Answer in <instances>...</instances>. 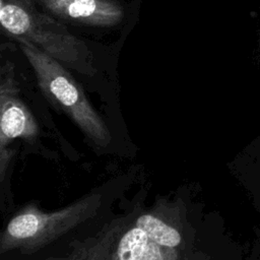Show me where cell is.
Returning <instances> with one entry per match:
<instances>
[{"label": "cell", "mask_w": 260, "mask_h": 260, "mask_svg": "<svg viewBox=\"0 0 260 260\" xmlns=\"http://www.w3.org/2000/svg\"><path fill=\"white\" fill-rule=\"evenodd\" d=\"M256 49H257V52L260 53V9H259V23H258L257 35H256Z\"/></svg>", "instance_id": "cell-7"}, {"label": "cell", "mask_w": 260, "mask_h": 260, "mask_svg": "<svg viewBox=\"0 0 260 260\" xmlns=\"http://www.w3.org/2000/svg\"><path fill=\"white\" fill-rule=\"evenodd\" d=\"M34 0H0V23L15 40H25L65 67L92 76L96 73L88 46L49 13L39 11Z\"/></svg>", "instance_id": "cell-2"}, {"label": "cell", "mask_w": 260, "mask_h": 260, "mask_svg": "<svg viewBox=\"0 0 260 260\" xmlns=\"http://www.w3.org/2000/svg\"><path fill=\"white\" fill-rule=\"evenodd\" d=\"M39 134L38 123L19 96L14 66L6 62L1 68L0 82V177H5L7 166L12 157L8 148L16 138L34 139Z\"/></svg>", "instance_id": "cell-5"}, {"label": "cell", "mask_w": 260, "mask_h": 260, "mask_svg": "<svg viewBox=\"0 0 260 260\" xmlns=\"http://www.w3.org/2000/svg\"><path fill=\"white\" fill-rule=\"evenodd\" d=\"M16 41L34 69L45 96L62 110L95 145L106 147L112 140L110 130L67 67L28 41Z\"/></svg>", "instance_id": "cell-3"}, {"label": "cell", "mask_w": 260, "mask_h": 260, "mask_svg": "<svg viewBox=\"0 0 260 260\" xmlns=\"http://www.w3.org/2000/svg\"><path fill=\"white\" fill-rule=\"evenodd\" d=\"M58 19L80 25L109 27L124 17L122 6L115 0H34Z\"/></svg>", "instance_id": "cell-6"}, {"label": "cell", "mask_w": 260, "mask_h": 260, "mask_svg": "<svg viewBox=\"0 0 260 260\" xmlns=\"http://www.w3.org/2000/svg\"><path fill=\"white\" fill-rule=\"evenodd\" d=\"M102 196L89 194L66 207L45 212L36 205H26L8 221L0 237V253L13 250L35 252L93 216Z\"/></svg>", "instance_id": "cell-4"}, {"label": "cell", "mask_w": 260, "mask_h": 260, "mask_svg": "<svg viewBox=\"0 0 260 260\" xmlns=\"http://www.w3.org/2000/svg\"><path fill=\"white\" fill-rule=\"evenodd\" d=\"M66 260H195L194 231L182 203L157 199L112 219Z\"/></svg>", "instance_id": "cell-1"}]
</instances>
